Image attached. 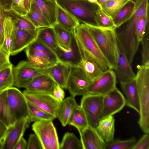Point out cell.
I'll use <instances>...</instances> for the list:
<instances>
[{"label": "cell", "instance_id": "obj_1", "mask_svg": "<svg viewBox=\"0 0 149 149\" xmlns=\"http://www.w3.org/2000/svg\"><path fill=\"white\" fill-rule=\"evenodd\" d=\"M135 80L140 105L138 123L144 133H149V66L138 65Z\"/></svg>", "mask_w": 149, "mask_h": 149}, {"label": "cell", "instance_id": "obj_2", "mask_svg": "<svg viewBox=\"0 0 149 149\" xmlns=\"http://www.w3.org/2000/svg\"><path fill=\"white\" fill-rule=\"evenodd\" d=\"M96 42L111 69L116 68L118 58V42L115 28L104 29L85 24Z\"/></svg>", "mask_w": 149, "mask_h": 149}, {"label": "cell", "instance_id": "obj_3", "mask_svg": "<svg viewBox=\"0 0 149 149\" xmlns=\"http://www.w3.org/2000/svg\"><path fill=\"white\" fill-rule=\"evenodd\" d=\"M55 1L80 23L99 27L96 15L98 4L87 0H55Z\"/></svg>", "mask_w": 149, "mask_h": 149}, {"label": "cell", "instance_id": "obj_4", "mask_svg": "<svg viewBox=\"0 0 149 149\" xmlns=\"http://www.w3.org/2000/svg\"><path fill=\"white\" fill-rule=\"evenodd\" d=\"M74 31L81 48L93 58L104 71L111 68L86 26L80 24Z\"/></svg>", "mask_w": 149, "mask_h": 149}, {"label": "cell", "instance_id": "obj_5", "mask_svg": "<svg viewBox=\"0 0 149 149\" xmlns=\"http://www.w3.org/2000/svg\"><path fill=\"white\" fill-rule=\"evenodd\" d=\"M102 98L100 95L86 93L81 100L80 106L86 116L88 125L95 129L101 119Z\"/></svg>", "mask_w": 149, "mask_h": 149}, {"label": "cell", "instance_id": "obj_6", "mask_svg": "<svg viewBox=\"0 0 149 149\" xmlns=\"http://www.w3.org/2000/svg\"><path fill=\"white\" fill-rule=\"evenodd\" d=\"M29 103L53 116L58 118L61 102L50 94L35 93L24 90L22 92Z\"/></svg>", "mask_w": 149, "mask_h": 149}, {"label": "cell", "instance_id": "obj_7", "mask_svg": "<svg viewBox=\"0 0 149 149\" xmlns=\"http://www.w3.org/2000/svg\"><path fill=\"white\" fill-rule=\"evenodd\" d=\"M8 106L14 123L28 117L27 101L23 94L19 89L13 86L7 90Z\"/></svg>", "mask_w": 149, "mask_h": 149}, {"label": "cell", "instance_id": "obj_8", "mask_svg": "<svg viewBox=\"0 0 149 149\" xmlns=\"http://www.w3.org/2000/svg\"><path fill=\"white\" fill-rule=\"evenodd\" d=\"M74 31L72 35L69 50H64L58 46L54 52L59 62L71 67H81L82 56Z\"/></svg>", "mask_w": 149, "mask_h": 149}, {"label": "cell", "instance_id": "obj_9", "mask_svg": "<svg viewBox=\"0 0 149 149\" xmlns=\"http://www.w3.org/2000/svg\"><path fill=\"white\" fill-rule=\"evenodd\" d=\"M83 69L80 67H72L69 76L67 88L71 96H83L91 83Z\"/></svg>", "mask_w": 149, "mask_h": 149}, {"label": "cell", "instance_id": "obj_10", "mask_svg": "<svg viewBox=\"0 0 149 149\" xmlns=\"http://www.w3.org/2000/svg\"><path fill=\"white\" fill-rule=\"evenodd\" d=\"M116 79L114 70L109 68L91 82L86 93L103 96L116 87Z\"/></svg>", "mask_w": 149, "mask_h": 149}, {"label": "cell", "instance_id": "obj_11", "mask_svg": "<svg viewBox=\"0 0 149 149\" xmlns=\"http://www.w3.org/2000/svg\"><path fill=\"white\" fill-rule=\"evenodd\" d=\"M125 105V96L116 87L103 96L101 119L110 116H113L119 112Z\"/></svg>", "mask_w": 149, "mask_h": 149}, {"label": "cell", "instance_id": "obj_12", "mask_svg": "<svg viewBox=\"0 0 149 149\" xmlns=\"http://www.w3.org/2000/svg\"><path fill=\"white\" fill-rule=\"evenodd\" d=\"M46 70L35 68L26 61H22L13 68L14 86L19 88H24L35 77L40 74L46 73Z\"/></svg>", "mask_w": 149, "mask_h": 149}, {"label": "cell", "instance_id": "obj_13", "mask_svg": "<svg viewBox=\"0 0 149 149\" xmlns=\"http://www.w3.org/2000/svg\"><path fill=\"white\" fill-rule=\"evenodd\" d=\"M28 117L16 122L8 128L3 140L2 149H14L19 139L23 136L26 129L29 126Z\"/></svg>", "mask_w": 149, "mask_h": 149}, {"label": "cell", "instance_id": "obj_14", "mask_svg": "<svg viewBox=\"0 0 149 149\" xmlns=\"http://www.w3.org/2000/svg\"><path fill=\"white\" fill-rule=\"evenodd\" d=\"M38 29L26 31L19 29L13 26L10 55L17 54L35 41L37 38Z\"/></svg>", "mask_w": 149, "mask_h": 149}, {"label": "cell", "instance_id": "obj_15", "mask_svg": "<svg viewBox=\"0 0 149 149\" xmlns=\"http://www.w3.org/2000/svg\"><path fill=\"white\" fill-rule=\"evenodd\" d=\"M118 56L117 63L113 69L117 78L120 83L134 79V72L127 56L118 43Z\"/></svg>", "mask_w": 149, "mask_h": 149}, {"label": "cell", "instance_id": "obj_16", "mask_svg": "<svg viewBox=\"0 0 149 149\" xmlns=\"http://www.w3.org/2000/svg\"><path fill=\"white\" fill-rule=\"evenodd\" d=\"M79 133L83 149H105L106 142L95 128L88 125Z\"/></svg>", "mask_w": 149, "mask_h": 149}, {"label": "cell", "instance_id": "obj_17", "mask_svg": "<svg viewBox=\"0 0 149 149\" xmlns=\"http://www.w3.org/2000/svg\"><path fill=\"white\" fill-rule=\"evenodd\" d=\"M54 83L47 74L43 73L35 77L24 88L31 92L51 94Z\"/></svg>", "mask_w": 149, "mask_h": 149}, {"label": "cell", "instance_id": "obj_18", "mask_svg": "<svg viewBox=\"0 0 149 149\" xmlns=\"http://www.w3.org/2000/svg\"><path fill=\"white\" fill-rule=\"evenodd\" d=\"M71 67L58 62L46 70V73L55 83L67 89V82Z\"/></svg>", "mask_w": 149, "mask_h": 149}, {"label": "cell", "instance_id": "obj_19", "mask_svg": "<svg viewBox=\"0 0 149 149\" xmlns=\"http://www.w3.org/2000/svg\"><path fill=\"white\" fill-rule=\"evenodd\" d=\"M25 50L27 57L33 56L45 58L54 65L59 62L53 51L36 40Z\"/></svg>", "mask_w": 149, "mask_h": 149}, {"label": "cell", "instance_id": "obj_20", "mask_svg": "<svg viewBox=\"0 0 149 149\" xmlns=\"http://www.w3.org/2000/svg\"><path fill=\"white\" fill-rule=\"evenodd\" d=\"M80 47L82 56V61L80 67L83 69L88 78L92 82L101 75L104 71L93 58Z\"/></svg>", "mask_w": 149, "mask_h": 149}, {"label": "cell", "instance_id": "obj_21", "mask_svg": "<svg viewBox=\"0 0 149 149\" xmlns=\"http://www.w3.org/2000/svg\"><path fill=\"white\" fill-rule=\"evenodd\" d=\"M122 90L126 96V105L134 110L138 113L140 105L138 91L135 79L120 83Z\"/></svg>", "mask_w": 149, "mask_h": 149}, {"label": "cell", "instance_id": "obj_22", "mask_svg": "<svg viewBox=\"0 0 149 149\" xmlns=\"http://www.w3.org/2000/svg\"><path fill=\"white\" fill-rule=\"evenodd\" d=\"M56 17V23L70 32L74 31L80 24L73 16L57 4Z\"/></svg>", "mask_w": 149, "mask_h": 149}, {"label": "cell", "instance_id": "obj_23", "mask_svg": "<svg viewBox=\"0 0 149 149\" xmlns=\"http://www.w3.org/2000/svg\"><path fill=\"white\" fill-rule=\"evenodd\" d=\"M22 17L30 21L37 29L51 26L34 0L32 1L29 11Z\"/></svg>", "mask_w": 149, "mask_h": 149}, {"label": "cell", "instance_id": "obj_24", "mask_svg": "<svg viewBox=\"0 0 149 149\" xmlns=\"http://www.w3.org/2000/svg\"><path fill=\"white\" fill-rule=\"evenodd\" d=\"M95 129L105 142L112 140L115 133V119L113 116L101 119Z\"/></svg>", "mask_w": 149, "mask_h": 149}, {"label": "cell", "instance_id": "obj_25", "mask_svg": "<svg viewBox=\"0 0 149 149\" xmlns=\"http://www.w3.org/2000/svg\"><path fill=\"white\" fill-rule=\"evenodd\" d=\"M51 121L43 120L35 122L32 126V130L41 143L42 149H50L49 126Z\"/></svg>", "mask_w": 149, "mask_h": 149}, {"label": "cell", "instance_id": "obj_26", "mask_svg": "<svg viewBox=\"0 0 149 149\" xmlns=\"http://www.w3.org/2000/svg\"><path fill=\"white\" fill-rule=\"evenodd\" d=\"M77 105L75 97L71 95L64 99L62 102L58 118L63 126L68 124L73 111Z\"/></svg>", "mask_w": 149, "mask_h": 149}, {"label": "cell", "instance_id": "obj_27", "mask_svg": "<svg viewBox=\"0 0 149 149\" xmlns=\"http://www.w3.org/2000/svg\"><path fill=\"white\" fill-rule=\"evenodd\" d=\"M36 40L54 52L58 46L54 32L52 26L38 29Z\"/></svg>", "mask_w": 149, "mask_h": 149}, {"label": "cell", "instance_id": "obj_28", "mask_svg": "<svg viewBox=\"0 0 149 149\" xmlns=\"http://www.w3.org/2000/svg\"><path fill=\"white\" fill-rule=\"evenodd\" d=\"M51 26L56 23L57 4L49 0H34Z\"/></svg>", "mask_w": 149, "mask_h": 149}, {"label": "cell", "instance_id": "obj_29", "mask_svg": "<svg viewBox=\"0 0 149 149\" xmlns=\"http://www.w3.org/2000/svg\"><path fill=\"white\" fill-rule=\"evenodd\" d=\"M58 45L65 51L70 48L72 35L74 31L70 32L56 23L52 26Z\"/></svg>", "mask_w": 149, "mask_h": 149}, {"label": "cell", "instance_id": "obj_30", "mask_svg": "<svg viewBox=\"0 0 149 149\" xmlns=\"http://www.w3.org/2000/svg\"><path fill=\"white\" fill-rule=\"evenodd\" d=\"M136 8V3L130 0L112 19L116 28L125 22L132 16Z\"/></svg>", "mask_w": 149, "mask_h": 149}, {"label": "cell", "instance_id": "obj_31", "mask_svg": "<svg viewBox=\"0 0 149 149\" xmlns=\"http://www.w3.org/2000/svg\"><path fill=\"white\" fill-rule=\"evenodd\" d=\"M13 28L12 18L6 12L4 20V41L1 48L9 56L10 55Z\"/></svg>", "mask_w": 149, "mask_h": 149}, {"label": "cell", "instance_id": "obj_32", "mask_svg": "<svg viewBox=\"0 0 149 149\" xmlns=\"http://www.w3.org/2000/svg\"><path fill=\"white\" fill-rule=\"evenodd\" d=\"M68 124L76 127L79 132L88 126L86 116L80 105H77L74 108Z\"/></svg>", "mask_w": 149, "mask_h": 149}, {"label": "cell", "instance_id": "obj_33", "mask_svg": "<svg viewBox=\"0 0 149 149\" xmlns=\"http://www.w3.org/2000/svg\"><path fill=\"white\" fill-rule=\"evenodd\" d=\"M0 120L8 128L14 124L8 104L7 90L0 92Z\"/></svg>", "mask_w": 149, "mask_h": 149}, {"label": "cell", "instance_id": "obj_34", "mask_svg": "<svg viewBox=\"0 0 149 149\" xmlns=\"http://www.w3.org/2000/svg\"><path fill=\"white\" fill-rule=\"evenodd\" d=\"M130 0H109L100 5L104 12L112 19Z\"/></svg>", "mask_w": 149, "mask_h": 149}, {"label": "cell", "instance_id": "obj_35", "mask_svg": "<svg viewBox=\"0 0 149 149\" xmlns=\"http://www.w3.org/2000/svg\"><path fill=\"white\" fill-rule=\"evenodd\" d=\"M29 118L30 122L43 120L53 121L55 118L52 115L27 102Z\"/></svg>", "mask_w": 149, "mask_h": 149}, {"label": "cell", "instance_id": "obj_36", "mask_svg": "<svg viewBox=\"0 0 149 149\" xmlns=\"http://www.w3.org/2000/svg\"><path fill=\"white\" fill-rule=\"evenodd\" d=\"M14 82L12 65L0 70V92L13 87Z\"/></svg>", "mask_w": 149, "mask_h": 149}, {"label": "cell", "instance_id": "obj_37", "mask_svg": "<svg viewBox=\"0 0 149 149\" xmlns=\"http://www.w3.org/2000/svg\"><path fill=\"white\" fill-rule=\"evenodd\" d=\"M7 13L11 17L14 27L19 29L26 31H33L38 29L29 20L12 11L10 10Z\"/></svg>", "mask_w": 149, "mask_h": 149}, {"label": "cell", "instance_id": "obj_38", "mask_svg": "<svg viewBox=\"0 0 149 149\" xmlns=\"http://www.w3.org/2000/svg\"><path fill=\"white\" fill-rule=\"evenodd\" d=\"M59 149H83L80 140L73 133H65L60 144Z\"/></svg>", "mask_w": 149, "mask_h": 149}, {"label": "cell", "instance_id": "obj_39", "mask_svg": "<svg viewBox=\"0 0 149 149\" xmlns=\"http://www.w3.org/2000/svg\"><path fill=\"white\" fill-rule=\"evenodd\" d=\"M136 142L134 137L125 140L113 139L106 143L105 149H132Z\"/></svg>", "mask_w": 149, "mask_h": 149}, {"label": "cell", "instance_id": "obj_40", "mask_svg": "<svg viewBox=\"0 0 149 149\" xmlns=\"http://www.w3.org/2000/svg\"><path fill=\"white\" fill-rule=\"evenodd\" d=\"M147 26L140 42L141 43L142 65L149 66V26Z\"/></svg>", "mask_w": 149, "mask_h": 149}, {"label": "cell", "instance_id": "obj_41", "mask_svg": "<svg viewBox=\"0 0 149 149\" xmlns=\"http://www.w3.org/2000/svg\"><path fill=\"white\" fill-rule=\"evenodd\" d=\"M96 15L99 27L108 29L116 28L112 19L104 12L100 5L96 12Z\"/></svg>", "mask_w": 149, "mask_h": 149}, {"label": "cell", "instance_id": "obj_42", "mask_svg": "<svg viewBox=\"0 0 149 149\" xmlns=\"http://www.w3.org/2000/svg\"><path fill=\"white\" fill-rule=\"evenodd\" d=\"M27 57V61L33 67L38 69L45 70L54 65L50 61L47 59L30 56Z\"/></svg>", "mask_w": 149, "mask_h": 149}, {"label": "cell", "instance_id": "obj_43", "mask_svg": "<svg viewBox=\"0 0 149 149\" xmlns=\"http://www.w3.org/2000/svg\"><path fill=\"white\" fill-rule=\"evenodd\" d=\"M149 25L148 12L141 17L138 21L136 26V32L138 41L140 42L145 33L146 28Z\"/></svg>", "mask_w": 149, "mask_h": 149}, {"label": "cell", "instance_id": "obj_44", "mask_svg": "<svg viewBox=\"0 0 149 149\" xmlns=\"http://www.w3.org/2000/svg\"><path fill=\"white\" fill-rule=\"evenodd\" d=\"M49 143L50 149H59L60 143L55 127L52 121L49 126Z\"/></svg>", "mask_w": 149, "mask_h": 149}, {"label": "cell", "instance_id": "obj_45", "mask_svg": "<svg viewBox=\"0 0 149 149\" xmlns=\"http://www.w3.org/2000/svg\"><path fill=\"white\" fill-rule=\"evenodd\" d=\"M11 8V10L21 16H25L27 14L24 0H12Z\"/></svg>", "mask_w": 149, "mask_h": 149}, {"label": "cell", "instance_id": "obj_46", "mask_svg": "<svg viewBox=\"0 0 149 149\" xmlns=\"http://www.w3.org/2000/svg\"><path fill=\"white\" fill-rule=\"evenodd\" d=\"M27 149H42L41 143L35 134H30L27 142Z\"/></svg>", "mask_w": 149, "mask_h": 149}, {"label": "cell", "instance_id": "obj_47", "mask_svg": "<svg viewBox=\"0 0 149 149\" xmlns=\"http://www.w3.org/2000/svg\"><path fill=\"white\" fill-rule=\"evenodd\" d=\"M132 149H149V133H144L136 141Z\"/></svg>", "mask_w": 149, "mask_h": 149}, {"label": "cell", "instance_id": "obj_48", "mask_svg": "<svg viewBox=\"0 0 149 149\" xmlns=\"http://www.w3.org/2000/svg\"><path fill=\"white\" fill-rule=\"evenodd\" d=\"M51 94L56 100L61 103L64 99L65 92L63 88L55 82Z\"/></svg>", "mask_w": 149, "mask_h": 149}, {"label": "cell", "instance_id": "obj_49", "mask_svg": "<svg viewBox=\"0 0 149 149\" xmlns=\"http://www.w3.org/2000/svg\"><path fill=\"white\" fill-rule=\"evenodd\" d=\"M9 56L0 48V70L12 65L10 62Z\"/></svg>", "mask_w": 149, "mask_h": 149}, {"label": "cell", "instance_id": "obj_50", "mask_svg": "<svg viewBox=\"0 0 149 149\" xmlns=\"http://www.w3.org/2000/svg\"><path fill=\"white\" fill-rule=\"evenodd\" d=\"M6 15V12L0 5V48L4 41V20Z\"/></svg>", "mask_w": 149, "mask_h": 149}, {"label": "cell", "instance_id": "obj_51", "mask_svg": "<svg viewBox=\"0 0 149 149\" xmlns=\"http://www.w3.org/2000/svg\"><path fill=\"white\" fill-rule=\"evenodd\" d=\"M12 0H0V5L6 12L11 10Z\"/></svg>", "mask_w": 149, "mask_h": 149}, {"label": "cell", "instance_id": "obj_52", "mask_svg": "<svg viewBox=\"0 0 149 149\" xmlns=\"http://www.w3.org/2000/svg\"><path fill=\"white\" fill-rule=\"evenodd\" d=\"M27 146V142L22 136L17 143L14 149H26Z\"/></svg>", "mask_w": 149, "mask_h": 149}, {"label": "cell", "instance_id": "obj_53", "mask_svg": "<svg viewBox=\"0 0 149 149\" xmlns=\"http://www.w3.org/2000/svg\"><path fill=\"white\" fill-rule=\"evenodd\" d=\"M8 127L0 120V140H3Z\"/></svg>", "mask_w": 149, "mask_h": 149}, {"label": "cell", "instance_id": "obj_54", "mask_svg": "<svg viewBox=\"0 0 149 149\" xmlns=\"http://www.w3.org/2000/svg\"><path fill=\"white\" fill-rule=\"evenodd\" d=\"M33 0H24V5L27 13L29 11Z\"/></svg>", "mask_w": 149, "mask_h": 149}, {"label": "cell", "instance_id": "obj_55", "mask_svg": "<svg viewBox=\"0 0 149 149\" xmlns=\"http://www.w3.org/2000/svg\"><path fill=\"white\" fill-rule=\"evenodd\" d=\"M109 0H97L98 4L100 5L103 3L109 1Z\"/></svg>", "mask_w": 149, "mask_h": 149}, {"label": "cell", "instance_id": "obj_56", "mask_svg": "<svg viewBox=\"0 0 149 149\" xmlns=\"http://www.w3.org/2000/svg\"><path fill=\"white\" fill-rule=\"evenodd\" d=\"M87 1L90 3L98 4L97 0H87Z\"/></svg>", "mask_w": 149, "mask_h": 149}, {"label": "cell", "instance_id": "obj_57", "mask_svg": "<svg viewBox=\"0 0 149 149\" xmlns=\"http://www.w3.org/2000/svg\"><path fill=\"white\" fill-rule=\"evenodd\" d=\"M3 149V140H0V149Z\"/></svg>", "mask_w": 149, "mask_h": 149}, {"label": "cell", "instance_id": "obj_58", "mask_svg": "<svg viewBox=\"0 0 149 149\" xmlns=\"http://www.w3.org/2000/svg\"><path fill=\"white\" fill-rule=\"evenodd\" d=\"M50 0V1H55V0Z\"/></svg>", "mask_w": 149, "mask_h": 149}, {"label": "cell", "instance_id": "obj_59", "mask_svg": "<svg viewBox=\"0 0 149 149\" xmlns=\"http://www.w3.org/2000/svg\"><path fill=\"white\" fill-rule=\"evenodd\" d=\"M135 2L136 0H131Z\"/></svg>", "mask_w": 149, "mask_h": 149}]
</instances>
